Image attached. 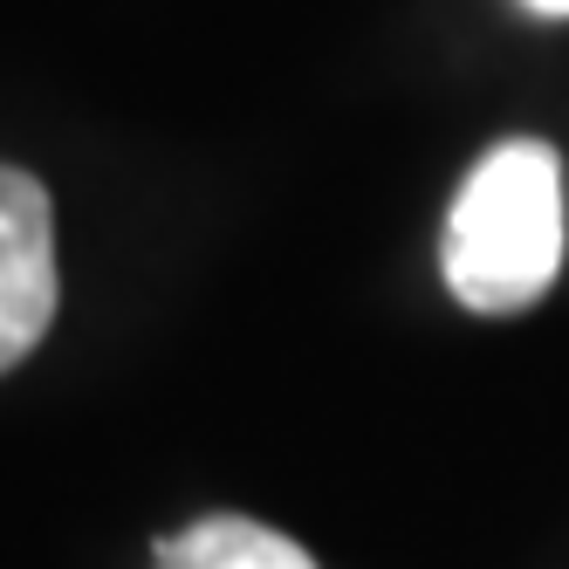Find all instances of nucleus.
<instances>
[{"instance_id":"nucleus-1","label":"nucleus","mask_w":569,"mask_h":569,"mask_svg":"<svg viewBox=\"0 0 569 569\" xmlns=\"http://www.w3.org/2000/svg\"><path fill=\"white\" fill-rule=\"evenodd\" d=\"M562 268V166L542 138L495 144L446 213V289L480 316L549 296Z\"/></svg>"},{"instance_id":"nucleus-2","label":"nucleus","mask_w":569,"mask_h":569,"mask_svg":"<svg viewBox=\"0 0 569 569\" xmlns=\"http://www.w3.org/2000/svg\"><path fill=\"white\" fill-rule=\"evenodd\" d=\"M56 322V213L42 179L0 166V371L49 337Z\"/></svg>"},{"instance_id":"nucleus-3","label":"nucleus","mask_w":569,"mask_h":569,"mask_svg":"<svg viewBox=\"0 0 569 569\" xmlns=\"http://www.w3.org/2000/svg\"><path fill=\"white\" fill-rule=\"evenodd\" d=\"M158 569H316V556L248 515H207L158 549Z\"/></svg>"},{"instance_id":"nucleus-4","label":"nucleus","mask_w":569,"mask_h":569,"mask_svg":"<svg viewBox=\"0 0 569 569\" xmlns=\"http://www.w3.org/2000/svg\"><path fill=\"white\" fill-rule=\"evenodd\" d=\"M521 8H528V14H549V21H562V14H569V0H521Z\"/></svg>"}]
</instances>
